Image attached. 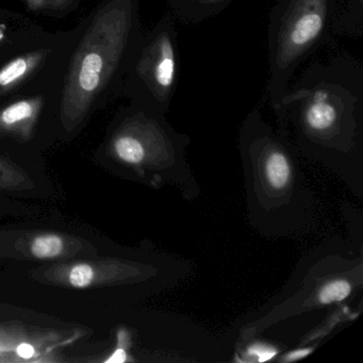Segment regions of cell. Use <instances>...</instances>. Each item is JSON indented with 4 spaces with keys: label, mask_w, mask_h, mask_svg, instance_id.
Returning a JSON list of instances; mask_svg holds the SVG:
<instances>
[{
    "label": "cell",
    "mask_w": 363,
    "mask_h": 363,
    "mask_svg": "<svg viewBox=\"0 0 363 363\" xmlns=\"http://www.w3.org/2000/svg\"><path fill=\"white\" fill-rule=\"evenodd\" d=\"M114 139L118 160L150 188L173 186L182 199L194 201L201 189L186 160L191 138L178 133L162 114L140 109Z\"/></svg>",
    "instance_id": "277c9868"
},
{
    "label": "cell",
    "mask_w": 363,
    "mask_h": 363,
    "mask_svg": "<svg viewBox=\"0 0 363 363\" xmlns=\"http://www.w3.org/2000/svg\"><path fill=\"white\" fill-rule=\"evenodd\" d=\"M233 0H193L190 21L199 22L216 16L225 9Z\"/></svg>",
    "instance_id": "8fae6325"
},
{
    "label": "cell",
    "mask_w": 363,
    "mask_h": 363,
    "mask_svg": "<svg viewBox=\"0 0 363 363\" xmlns=\"http://www.w3.org/2000/svg\"><path fill=\"white\" fill-rule=\"evenodd\" d=\"M314 352V347H301L296 348V350H291V352H286L281 354L278 361L282 363H291L294 361L301 360V359L307 358L308 356Z\"/></svg>",
    "instance_id": "2e32d148"
},
{
    "label": "cell",
    "mask_w": 363,
    "mask_h": 363,
    "mask_svg": "<svg viewBox=\"0 0 363 363\" xmlns=\"http://www.w3.org/2000/svg\"><path fill=\"white\" fill-rule=\"evenodd\" d=\"M246 345L243 347V361L246 362H267L273 360L279 350L271 344L261 341H245Z\"/></svg>",
    "instance_id": "9c48e42d"
},
{
    "label": "cell",
    "mask_w": 363,
    "mask_h": 363,
    "mask_svg": "<svg viewBox=\"0 0 363 363\" xmlns=\"http://www.w3.org/2000/svg\"><path fill=\"white\" fill-rule=\"evenodd\" d=\"M362 286V250L356 254L350 248L346 252L337 245L323 246L301 261L286 292L242 328L241 339L244 342L254 339L286 318L343 305L354 298Z\"/></svg>",
    "instance_id": "3957f363"
},
{
    "label": "cell",
    "mask_w": 363,
    "mask_h": 363,
    "mask_svg": "<svg viewBox=\"0 0 363 363\" xmlns=\"http://www.w3.org/2000/svg\"><path fill=\"white\" fill-rule=\"evenodd\" d=\"M69 279L74 288L86 289L94 280V271L89 264H77L72 269Z\"/></svg>",
    "instance_id": "5bb4252c"
},
{
    "label": "cell",
    "mask_w": 363,
    "mask_h": 363,
    "mask_svg": "<svg viewBox=\"0 0 363 363\" xmlns=\"http://www.w3.org/2000/svg\"><path fill=\"white\" fill-rule=\"evenodd\" d=\"M62 250L63 241L58 235H41L31 244V252L39 259L56 258Z\"/></svg>",
    "instance_id": "30bf717a"
},
{
    "label": "cell",
    "mask_w": 363,
    "mask_h": 363,
    "mask_svg": "<svg viewBox=\"0 0 363 363\" xmlns=\"http://www.w3.org/2000/svg\"><path fill=\"white\" fill-rule=\"evenodd\" d=\"M173 11L182 21H190L193 0H167Z\"/></svg>",
    "instance_id": "9a60e30c"
},
{
    "label": "cell",
    "mask_w": 363,
    "mask_h": 363,
    "mask_svg": "<svg viewBox=\"0 0 363 363\" xmlns=\"http://www.w3.org/2000/svg\"><path fill=\"white\" fill-rule=\"evenodd\" d=\"M27 69H28V63L25 59L14 60L0 72V86H5L13 84L25 75Z\"/></svg>",
    "instance_id": "4fadbf2b"
},
{
    "label": "cell",
    "mask_w": 363,
    "mask_h": 363,
    "mask_svg": "<svg viewBox=\"0 0 363 363\" xmlns=\"http://www.w3.org/2000/svg\"><path fill=\"white\" fill-rule=\"evenodd\" d=\"M179 50L175 21L164 16L140 50L135 69V94L140 109L167 116L177 89Z\"/></svg>",
    "instance_id": "8992f818"
},
{
    "label": "cell",
    "mask_w": 363,
    "mask_h": 363,
    "mask_svg": "<svg viewBox=\"0 0 363 363\" xmlns=\"http://www.w3.org/2000/svg\"><path fill=\"white\" fill-rule=\"evenodd\" d=\"M104 59L101 55H86L82 61V69L79 73V86L84 92L91 93L96 90L101 84V74H103Z\"/></svg>",
    "instance_id": "ba28073f"
},
{
    "label": "cell",
    "mask_w": 363,
    "mask_h": 363,
    "mask_svg": "<svg viewBox=\"0 0 363 363\" xmlns=\"http://www.w3.org/2000/svg\"><path fill=\"white\" fill-rule=\"evenodd\" d=\"M335 16V0H277L267 25L269 105H275L295 72L320 45Z\"/></svg>",
    "instance_id": "5b68a950"
},
{
    "label": "cell",
    "mask_w": 363,
    "mask_h": 363,
    "mask_svg": "<svg viewBox=\"0 0 363 363\" xmlns=\"http://www.w3.org/2000/svg\"><path fill=\"white\" fill-rule=\"evenodd\" d=\"M18 354L22 358L28 359L35 354V350L29 344H21L18 347Z\"/></svg>",
    "instance_id": "ac0fdd59"
},
{
    "label": "cell",
    "mask_w": 363,
    "mask_h": 363,
    "mask_svg": "<svg viewBox=\"0 0 363 363\" xmlns=\"http://www.w3.org/2000/svg\"><path fill=\"white\" fill-rule=\"evenodd\" d=\"M277 133L363 199V65L350 55L314 61L272 106Z\"/></svg>",
    "instance_id": "6da1fadb"
},
{
    "label": "cell",
    "mask_w": 363,
    "mask_h": 363,
    "mask_svg": "<svg viewBox=\"0 0 363 363\" xmlns=\"http://www.w3.org/2000/svg\"><path fill=\"white\" fill-rule=\"evenodd\" d=\"M124 330H120L118 331V350H116V352L112 354V356L110 357L109 359H107L106 360V362L107 363H122L124 362V361H126V350H124V344H123V342H124Z\"/></svg>",
    "instance_id": "e0dca14e"
},
{
    "label": "cell",
    "mask_w": 363,
    "mask_h": 363,
    "mask_svg": "<svg viewBox=\"0 0 363 363\" xmlns=\"http://www.w3.org/2000/svg\"><path fill=\"white\" fill-rule=\"evenodd\" d=\"M333 29L345 37L363 35V0H343L341 11L335 16Z\"/></svg>",
    "instance_id": "52a82bcc"
},
{
    "label": "cell",
    "mask_w": 363,
    "mask_h": 363,
    "mask_svg": "<svg viewBox=\"0 0 363 363\" xmlns=\"http://www.w3.org/2000/svg\"><path fill=\"white\" fill-rule=\"evenodd\" d=\"M33 113V107L30 103L20 101V103L10 106L1 113V121L4 124L13 125L30 118Z\"/></svg>",
    "instance_id": "7c38bea8"
},
{
    "label": "cell",
    "mask_w": 363,
    "mask_h": 363,
    "mask_svg": "<svg viewBox=\"0 0 363 363\" xmlns=\"http://www.w3.org/2000/svg\"><path fill=\"white\" fill-rule=\"evenodd\" d=\"M238 146L250 227L272 240L295 239L312 231L318 203L299 156L257 108L242 122Z\"/></svg>",
    "instance_id": "7a4b0ae2"
}]
</instances>
